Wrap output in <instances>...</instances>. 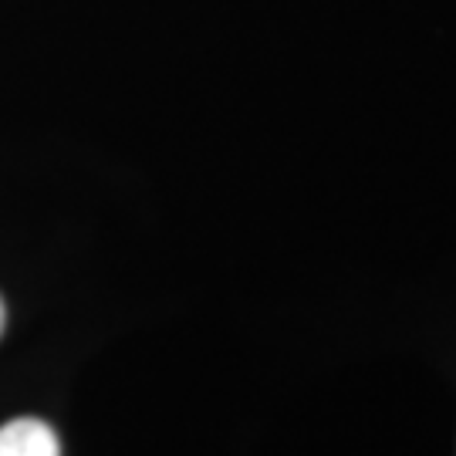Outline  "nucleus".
Masks as SVG:
<instances>
[{"instance_id": "2", "label": "nucleus", "mask_w": 456, "mask_h": 456, "mask_svg": "<svg viewBox=\"0 0 456 456\" xmlns=\"http://www.w3.org/2000/svg\"><path fill=\"white\" fill-rule=\"evenodd\" d=\"M4 325H7V311H4V301H0V335H4Z\"/></svg>"}, {"instance_id": "1", "label": "nucleus", "mask_w": 456, "mask_h": 456, "mask_svg": "<svg viewBox=\"0 0 456 456\" xmlns=\"http://www.w3.org/2000/svg\"><path fill=\"white\" fill-rule=\"evenodd\" d=\"M0 456H61V450L48 423L14 419L0 429Z\"/></svg>"}]
</instances>
